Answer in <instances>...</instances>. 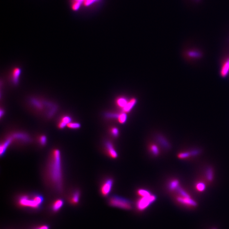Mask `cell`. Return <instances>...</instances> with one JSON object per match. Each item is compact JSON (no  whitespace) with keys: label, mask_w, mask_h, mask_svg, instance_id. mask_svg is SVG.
<instances>
[{"label":"cell","mask_w":229,"mask_h":229,"mask_svg":"<svg viewBox=\"0 0 229 229\" xmlns=\"http://www.w3.org/2000/svg\"><path fill=\"white\" fill-rule=\"evenodd\" d=\"M190 152H191L192 158L196 157L200 155L202 153V151L200 149H190Z\"/></svg>","instance_id":"cell-21"},{"label":"cell","mask_w":229,"mask_h":229,"mask_svg":"<svg viewBox=\"0 0 229 229\" xmlns=\"http://www.w3.org/2000/svg\"><path fill=\"white\" fill-rule=\"evenodd\" d=\"M60 122H62V123L65 124V125L67 126L69 123L72 122V119L68 116H64L62 118Z\"/></svg>","instance_id":"cell-26"},{"label":"cell","mask_w":229,"mask_h":229,"mask_svg":"<svg viewBox=\"0 0 229 229\" xmlns=\"http://www.w3.org/2000/svg\"><path fill=\"white\" fill-rule=\"evenodd\" d=\"M202 178L207 183L208 185L213 184L215 180V172L213 167L208 166L204 169Z\"/></svg>","instance_id":"cell-6"},{"label":"cell","mask_w":229,"mask_h":229,"mask_svg":"<svg viewBox=\"0 0 229 229\" xmlns=\"http://www.w3.org/2000/svg\"><path fill=\"white\" fill-rule=\"evenodd\" d=\"M137 193L140 197H144V196H149L152 194L149 191L145 189H141L138 190Z\"/></svg>","instance_id":"cell-19"},{"label":"cell","mask_w":229,"mask_h":229,"mask_svg":"<svg viewBox=\"0 0 229 229\" xmlns=\"http://www.w3.org/2000/svg\"><path fill=\"white\" fill-rule=\"evenodd\" d=\"M49 174L52 182L57 188H61L62 183V167L60 152L58 149L53 151L49 166Z\"/></svg>","instance_id":"cell-1"},{"label":"cell","mask_w":229,"mask_h":229,"mask_svg":"<svg viewBox=\"0 0 229 229\" xmlns=\"http://www.w3.org/2000/svg\"><path fill=\"white\" fill-rule=\"evenodd\" d=\"M13 139V136L10 137L8 138L6 140V141H4L3 143L1 144V155H2V154H4V152L8 146L10 145L11 142H12Z\"/></svg>","instance_id":"cell-12"},{"label":"cell","mask_w":229,"mask_h":229,"mask_svg":"<svg viewBox=\"0 0 229 229\" xmlns=\"http://www.w3.org/2000/svg\"><path fill=\"white\" fill-rule=\"evenodd\" d=\"M150 152L154 156H157L160 153L159 149L156 144H151L149 147Z\"/></svg>","instance_id":"cell-18"},{"label":"cell","mask_w":229,"mask_h":229,"mask_svg":"<svg viewBox=\"0 0 229 229\" xmlns=\"http://www.w3.org/2000/svg\"><path fill=\"white\" fill-rule=\"evenodd\" d=\"M177 156L179 159L181 160H190L192 158L190 150L183 151L179 152Z\"/></svg>","instance_id":"cell-13"},{"label":"cell","mask_w":229,"mask_h":229,"mask_svg":"<svg viewBox=\"0 0 229 229\" xmlns=\"http://www.w3.org/2000/svg\"><path fill=\"white\" fill-rule=\"evenodd\" d=\"M4 112L2 111V110H1V116L2 117L3 115V114H4Z\"/></svg>","instance_id":"cell-31"},{"label":"cell","mask_w":229,"mask_h":229,"mask_svg":"<svg viewBox=\"0 0 229 229\" xmlns=\"http://www.w3.org/2000/svg\"><path fill=\"white\" fill-rule=\"evenodd\" d=\"M113 184V180L111 178L107 179L102 183L101 187L100 192L103 196H107L109 195L112 190Z\"/></svg>","instance_id":"cell-7"},{"label":"cell","mask_w":229,"mask_h":229,"mask_svg":"<svg viewBox=\"0 0 229 229\" xmlns=\"http://www.w3.org/2000/svg\"><path fill=\"white\" fill-rule=\"evenodd\" d=\"M118 121L119 123H121V124H124L126 122L127 117H126L125 113H123L118 115Z\"/></svg>","instance_id":"cell-22"},{"label":"cell","mask_w":229,"mask_h":229,"mask_svg":"<svg viewBox=\"0 0 229 229\" xmlns=\"http://www.w3.org/2000/svg\"><path fill=\"white\" fill-rule=\"evenodd\" d=\"M111 132L112 135L114 137H118L119 135V130L116 127L112 128L111 129Z\"/></svg>","instance_id":"cell-27"},{"label":"cell","mask_w":229,"mask_h":229,"mask_svg":"<svg viewBox=\"0 0 229 229\" xmlns=\"http://www.w3.org/2000/svg\"><path fill=\"white\" fill-rule=\"evenodd\" d=\"M63 204H64V202L63 200H58L53 203L52 205V209L54 211H58L63 207Z\"/></svg>","instance_id":"cell-17"},{"label":"cell","mask_w":229,"mask_h":229,"mask_svg":"<svg viewBox=\"0 0 229 229\" xmlns=\"http://www.w3.org/2000/svg\"><path fill=\"white\" fill-rule=\"evenodd\" d=\"M34 229H49L48 226L46 225H43L37 228H36Z\"/></svg>","instance_id":"cell-30"},{"label":"cell","mask_w":229,"mask_h":229,"mask_svg":"<svg viewBox=\"0 0 229 229\" xmlns=\"http://www.w3.org/2000/svg\"><path fill=\"white\" fill-rule=\"evenodd\" d=\"M136 100L135 99H132L130 102H127L126 105L123 108L124 113H126L130 112L136 104Z\"/></svg>","instance_id":"cell-14"},{"label":"cell","mask_w":229,"mask_h":229,"mask_svg":"<svg viewBox=\"0 0 229 229\" xmlns=\"http://www.w3.org/2000/svg\"><path fill=\"white\" fill-rule=\"evenodd\" d=\"M157 140L160 144L165 148L169 149L171 147V145H170L169 142L163 137L162 136L158 137Z\"/></svg>","instance_id":"cell-16"},{"label":"cell","mask_w":229,"mask_h":229,"mask_svg":"<svg viewBox=\"0 0 229 229\" xmlns=\"http://www.w3.org/2000/svg\"><path fill=\"white\" fill-rule=\"evenodd\" d=\"M127 101L124 98H120L117 100V104L120 107L123 108L127 104Z\"/></svg>","instance_id":"cell-25"},{"label":"cell","mask_w":229,"mask_h":229,"mask_svg":"<svg viewBox=\"0 0 229 229\" xmlns=\"http://www.w3.org/2000/svg\"><path fill=\"white\" fill-rule=\"evenodd\" d=\"M67 126L69 128L72 129H77L80 127V124L76 122H71L68 124Z\"/></svg>","instance_id":"cell-24"},{"label":"cell","mask_w":229,"mask_h":229,"mask_svg":"<svg viewBox=\"0 0 229 229\" xmlns=\"http://www.w3.org/2000/svg\"><path fill=\"white\" fill-rule=\"evenodd\" d=\"M156 196L153 194L149 196L141 197L136 202V206L139 211H143L149 207L156 200Z\"/></svg>","instance_id":"cell-4"},{"label":"cell","mask_w":229,"mask_h":229,"mask_svg":"<svg viewBox=\"0 0 229 229\" xmlns=\"http://www.w3.org/2000/svg\"><path fill=\"white\" fill-rule=\"evenodd\" d=\"M105 146L107 152L110 157L113 159H115L118 157V154L114 149L113 143L109 141H107L105 142Z\"/></svg>","instance_id":"cell-9"},{"label":"cell","mask_w":229,"mask_h":229,"mask_svg":"<svg viewBox=\"0 0 229 229\" xmlns=\"http://www.w3.org/2000/svg\"><path fill=\"white\" fill-rule=\"evenodd\" d=\"M176 200L178 203L184 206L188 207H194L197 206V202L192 198V197L182 196L177 195L175 196Z\"/></svg>","instance_id":"cell-5"},{"label":"cell","mask_w":229,"mask_h":229,"mask_svg":"<svg viewBox=\"0 0 229 229\" xmlns=\"http://www.w3.org/2000/svg\"><path fill=\"white\" fill-rule=\"evenodd\" d=\"M208 185L207 183L202 177L195 182L194 184V189L198 193H203L206 190Z\"/></svg>","instance_id":"cell-8"},{"label":"cell","mask_w":229,"mask_h":229,"mask_svg":"<svg viewBox=\"0 0 229 229\" xmlns=\"http://www.w3.org/2000/svg\"><path fill=\"white\" fill-rule=\"evenodd\" d=\"M188 55L191 57L198 58L201 56V54L200 52L196 51H190L188 52Z\"/></svg>","instance_id":"cell-23"},{"label":"cell","mask_w":229,"mask_h":229,"mask_svg":"<svg viewBox=\"0 0 229 229\" xmlns=\"http://www.w3.org/2000/svg\"><path fill=\"white\" fill-rule=\"evenodd\" d=\"M180 181L177 179H173L170 180L168 184V188L170 192H176L180 186Z\"/></svg>","instance_id":"cell-10"},{"label":"cell","mask_w":229,"mask_h":229,"mask_svg":"<svg viewBox=\"0 0 229 229\" xmlns=\"http://www.w3.org/2000/svg\"><path fill=\"white\" fill-rule=\"evenodd\" d=\"M43 201V198L40 195H35L32 196L24 195L19 199L18 203L23 207L37 209L41 206Z\"/></svg>","instance_id":"cell-2"},{"label":"cell","mask_w":229,"mask_h":229,"mask_svg":"<svg viewBox=\"0 0 229 229\" xmlns=\"http://www.w3.org/2000/svg\"><path fill=\"white\" fill-rule=\"evenodd\" d=\"M229 72V59L226 61L222 67L221 71V75L223 77H226Z\"/></svg>","instance_id":"cell-15"},{"label":"cell","mask_w":229,"mask_h":229,"mask_svg":"<svg viewBox=\"0 0 229 229\" xmlns=\"http://www.w3.org/2000/svg\"><path fill=\"white\" fill-rule=\"evenodd\" d=\"M40 143L42 145H45L46 143L47 138L45 135H42L40 137L39 139Z\"/></svg>","instance_id":"cell-28"},{"label":"cell","mask_w":229,"mask_h":229,"mask_svg":"<svg viewBox=\"0 0 229 229\" xmlns=\"http://www.w3.org/2000/svg\"><path fill=\"white\" fill-rule=\"evenodd\" d=\"M109 204L111 206L125 210H130L132 208V202L124 198L117 196H113L110 198Z\"/></svg>","instance_id":"cell-3"},{"label":"cell","mask_w":229,"mask_h":229,"mask_svg":"<svg viewBox=\"0 0 229 229\" xmlns=\"http://www.w3.org/2000/svg\"><path fill=\"white\" fill-rule=\"evenodd\" d=\"M21 73V70L19 68H16L13 69L12 73V80L14 84H16L18 83Z\"/></svg>","instance_id":"cell-11"},{"label":"cell","mask_w":229,"mask_h":229,"mask_svg":"<svg viewBox=\"0 0 229 229\" xmlns=\"http://www.w3.org/2000/svg\"><path fill=\"white\" fill-rule=\"evenodd\" d=\"M80 199V193L78 192H76L72 195L71 201L73 204H77Z\"/></svg>","instance_id":"cell-20"},{"label":"cell","mask_w":229,"mask_h":229,"mask_svg":"<svg viewBox=\"0 0 229 229\" xmlns=\"http://www.w3.org/2000/svg\"><path fill=\"white\" fill-rule=\"evenodd\" d=\"M97 0H84V5L88 6L94 3Z\"/></svg>","instance_id":"cell-29"}]
</instances>
